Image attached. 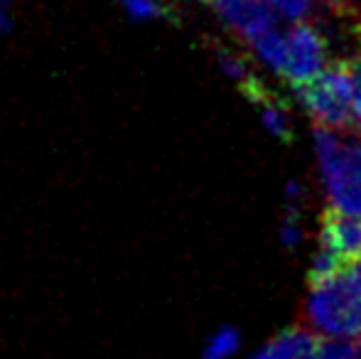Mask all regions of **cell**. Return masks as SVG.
I'll return each instance as SVG.
<instances>
[{"label":"cell","mask_w":361,"mask_h":359,"mask_svg":"<svg viewBox=\"0 0 361 359\" xmlns=\"http://www.w3.org/2000/svg\"><path fill=\"white\" fill-rule=\"evenodd\" d=\"M307 320L327 337H354L361 332V264H347L324 281L310 283L305 303Z\"/></svg>","instance_id":"1"},{"label":"cell","mask_w":361,"mask_h":359,"mask_svg":"<svg viewBox=\"0 0 361 359\" xmlns=\"http://www.w3.org/2000/svg\"><path fill=\"white\" fill-rule=\"evenodd\" d=\"M314 155L329 207L361 217V140L314 126Z\"/></svg>","instance_id":"2"},{"label":"cell","mask_w":361,"mask_h":359,"mask_svg":"<svg viewBox=\"0 0 361 359\" xmlns=\"http://www.w3.org/2000/svg\"><path fill=\"white\" fill-rule=\"evenodd\" d=\"M295 96L317 126L332 130H349L354 121V87L347 62L324 67L307 84L295 87Z\"/></svg>","instance_id":"3"},{"label":"cell","mask_w":361,"mask_h":359,"mask_svg":"<svg viewBox=\"0 0 361 359\" xmlns=\"http://www.w3.org/2000/svg\"><path fill=\"white\" fill-rule=\"evenodd\" d=\"M327 42L314 25L295 23L286 32V57H283L281 77L293 87L307 84L324 69Z\"/></svg>","instance_id":"4"},{"label":"cell","mask_w":361,"mask_h":359,"mask_svg":"<svg viewBox=\"0 0 361 359\" xmlns=\"http://www.w3.org/2000/svg\"><path fill=\"white\" fill-rule=\"evenodd\" d=\"M212 8L224 25L248 44L276 28V10L268 0H212Z\"/></svg>","instance_id":"5"},{"label":"cell","mask_w":361,"mask_h":359,"mask_svg":"<svg viewBox=\"0 0 361 359\" xmlns=\"http://www.w3.org/2000/svg\"><path fill=\"white\" fill-rule=\"evenodd\" d=\"M344 264H361V217L359 214H344L329 207L322 217V234Z\"/></svg>","instance_id":"6"},{"label":"cell","mask_w":361,"mask_h":359,"mask_svg":"<svg viewBox=\"0 0 361 359\" xmlns=\"http://www.w3.org/2000/svg\"><path fill=\"white\" fill-rule=\"evenodd\" d=\"M273 347L278 359H310L317 350V340L310 330H302V327H290V330H283L281 335L273 342H268Z\"/></svg>","instance_id":"7"},{"label":"cell","mask_w":361,"mask_h":359,"mask_svg":"<svg viewBox=\"0 0 361 359\" xmlns=\"http://www.w3.org/2000/svg\"><path fill=\"white\" fill-rule=\"evenodd\" d=\"M251 49L266 67L281 72L283 57H286V32H281L278 28L268 30V32H263L258 39H253Z\"/></svg>","instance_id":"8"},{"label":"cell","mask_w":361,"mask_h":359,"mask_svg":"<svg viewBox=\"0 0 361 359\" xmlns=\"http://www.w3.org/2000/svg\"><path fill=\"white\" fill-rule=\"evenodd\" d=\"M238 347H241V332L231 325H224L207 340L200 359H231Z\"/></svg>","instance_id":"9"},{"label":"cell","mask_w":361,"mask_h":359,"mask_svg":"<svg viewBox=\"0 0 361 359\" xmlns=\"http://www.w3.org/2000/svg\"><path fill=\"white\" fill-rule=\"evenodd\" d=\"M214 57H216V62H219V67L224 69V72L228 74V77L233 79V82L238 84V89H246V87H251L253 82H256V74L251 72V67H248L246 62H243L238 54H233L231 49H226V47H221V44H214Z\"/></svg>","instance_id":"10"},{"label":"cell","mask_w":361,"mask_h":359,"mask_svg":"<svg viewBox=\"0 0 361 359\" xmlns=\"http://www.w3.org/2000/svg\"><path fill=\"white\" fill-rule=\"evenodd\" d=\"M261 118H263V126H266L276 138L293 140V126H290L288 111L283 109V104L276 96H271V99L261 104Z\"/></svg>","instance_id":"11"},{"label":"cell","mask_w":361,"mask_h":359,"mask_svg":"<svg viewBox=\"0 0 361 359\" xmlns=\"http://www.w3.org/2000/svg\"><path fill=\"white\" fill-rule=\"evenodd\" d=\"M130 18L135 20H150V18H170L172 10L162 0H118Z\"/></svg>","instance_id":"12"},{"label":"cell","mask_w":361,"mask_h":359,"mask_svg":"<svg viewBox=\"0 0 361 359\" xmlns=\"http://www.w3.org/2000/svg\"><path fill=\"white\" fill-rule=\"evenodd\" d=\"M268 3L278 15H283L286 20H295V23H302L312 8V0H268Z\"/></svg>","instance_id":"13"},{"label":"cell","mask_w":361,"mask_h":359,"mask_svg":"<svg viewBox=\"0 0 361 359\" xmlns=\"http://www.w3.org/2000/svg\"><path fill=\"white\" fill-rule=\"evenodd\" d=\"M347 69L354 87V116H357V121L361 123V57L347 59Z\"/></svg>","instance_id":"14"},{"label":"cell","mask_w":361,"mask_h":359,"mask_svg":"<svg viewBox=\"0 0 361 359\" xmlns=\"http://www.w3.org/2000/svg\"><path fill=\"white\" fill-rule=\"evenodd\" d=\"M251 359H278V357H276V352H273V347H271V345H263L261 350L253 352Z\"/></svg>","instance_id":"15"},{"label":"cell","mask_w":361,"mask_h":359,"mask_svg":"<svg viewBox=\"0 0 361 359\" xmlns=\"http://www.w3.org/2000/svg\"><path fill=\"white\" fill-rule=\"evenodd\" d=\"M8 25V15H5V0H0V28Z\"/></svg>","instance_id":"16"},{"label":"cell","mask_w":361,"mask_h":359,"mask_svg":"<svg viewBox=\"0 0 361 359\" xmlns=\"http://www.w3.org/2000/svg\"><path fill=\"white\" fill-rule=\"evenodd\" d=\"M354 32H357V37L361 39V15H357V13H354Z\"/></svg>","instance_id":"17"},{"label":"cell","mask_w":361,"mask_h":359,"mask_svg":"<svg viewBox=\"0 0 361 359\" xmlns=\"http://www.w3.org/2000/svg\"><path fill=\"white\" fill-rule=\"evenodd\" d=\"M357 359H361V342L357 345Z\"/></svg>","instance_id":"18"},{"label":"cell","mask_w":361,"mask_h":359,"mask_svg":"<svg viewBox=\"0 0 361 359\" xmlns=\"http://www.w3.org/2000/svg\"><path fill=\"white\" fill-rule=\"evenodd\" d=\"M207 3H212V0H207Z\"/></svg>","instance_id":"19"}]
</instances>
